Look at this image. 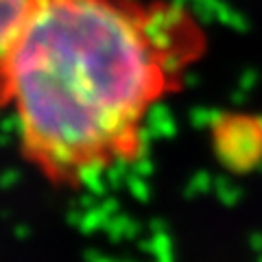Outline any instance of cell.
I'll list each match as a JSON object with an SVG mask.
<instances>
[{
	"label": "cell",
	"mask_w": 262,
	"mask_h": 262,
	"mask_svg": "<svg viewBox=\"0 0 262 262\" xmlns=\"http://www.w3.org/2000/svg\"><path fill=\"white\" fill-rule=\"evenodd\" d=\"M33 0H0V59L18 35Z\"/></svg>",
	"instance_id": "2"
},
{
	"label": "cell",
	"mask_w": 262,
	"mask_h": 262,
	"mask_svg": "<svg viewBox=\"0 0 262 262\" xmlns=\"http://www.w3.org/2000/svg\"><path fill=\"white\" fill-rule=\"evenodd\" d=\"M206 51L168 0H33L0 59V105L46 182L79 188L142 158L151 110Z\"/></svg>",
	"instance_id": "1"
}]
</instances>
